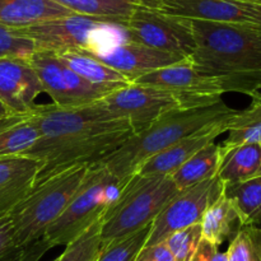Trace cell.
<instances>
[{"label": "cell", "mask_w": 261, "mask_h": 261, "mask_svg": "<svg viewBox=\"0 0 261 261\" xmlns=\"http://www.w3.org/2000/svg\"><path fill=\"white\" fill-rule=\"evenodd\" d=\"M24 249H18L14 241L12 221L9 214L0 217V261H14Z\"/></svg>", "instance_id": "cell-32"}, {"label": "cell", "mask_w": 261, "mask_h": 261, "mask_svg": "<svg viewBox=\"0 0 261 261\" xmlns=\"http://www.w3.org/2000/svg\"><path fill=\"white\" fill-rule=\"evenodd\" d=\"M239 2H245V3H254V4H260L261 0H239Z\"/></svg>", "instance_id": "cell-38"}, {"label": "cell", "mask_w": 261, "mask_h": 261, "mask_svg": "<svg viewBox=\"0 0 261 261\" xmlns=\"http://www.w3.org/2000/svg\"><path fill=\"white\" fill-rule=\"evenodd\" d=\"M101 222L92 224L78 239L65 247L56 261H96L102 249Z\"/></svg>", "instance_id": "cell-27"}, {"label": "cell", "mask_w": 261, "mask_h": 261, "mask_svg": "<svg viewBox=\"0 0 261 261\" xmlns=\"http://www.w3.org/2000/svg\"><path fill=\"white\" fill-rule=\"evenodd\" d=\"M224 195L237 209L242 226L261 224V175L224 188Z\"/></svg>", "instance_id": "cell-25"}, {"label": "cell", "mask_w": 261, "mask_h": 261, "mask_svg": "<svg viewBox=\"0 0 261 261\" xmlns=\"http://www.w3.org/2000/svg\"><path fill=\"white\" fill-rule=\"evenodd\" d=\"M33 42L36 50L96 51L129 41L122 24L84 15H68L32 27L14 30Z\"/></svg>", "instance_id": "cell-7"}, {"label": "cell", "mask_w": 261, "mask_h": 261, "mask_svg": "<svg viewBox=\"0 0 261 261\" xmlns=\"http://www.w3.org/2000/svg\"><path fill=\"white\" fill-rule=\"evenodd\" d=\"M28 61L37 74L43 92L51 97L56 106H83L98 101L110 92L120 88L84 81L66 66L54 51L36 50Z\"/></svg>", "instance_id": "cell-10"}, {"label": "cell", "mask_w": 261, "mask_h": 261, "mask_svg": "<svg viewBox=\"0 0 261 261\" xmlns=\"http://www.w3.org/2000/svg\"><path fill=\"white\" fill-rule=\"evenodd\" d=\"M133 83L167 89L190 99L198 107L217 103L222 101V94L226 93L221 79L201 74L191 65L189 59L144 74Z\"/></svg>", "instance_id": "cell-12"}, {"label": "cell", "mask_w": 261, "mask_h": 261, "mask_svg": "<svg viewBox=\"0 0 261 261\" xmlns=\"http://www.w3.org/2000/svg\"><path fill=\"white\" fill-rule=\"evenodd\" d=\"M261 175V144L245 143L234 147L221 144L217 176L224 186L236 185Z\"/></svg>", "instance_id": "cell-19"}, {"label": "cell", "mask_w": 261, "mask_h": 261, "mask_svg": "<svg viewBox=\"0 0 261 261\" xmlns=\"http://www.w3.org/2000/svg\"><path fill=\"white\" fill-rule=\"evenodd\" d=\"M201 239H203L201 224L196 223L172 233L166 239L165 244L175 261H191Z\"/></svg>", "instance_id": "cell-30"}, {"label": "cell", "mask_w": 261, "mask_h": 261, "mask_svg": "<svg viewBox=\"0 0 261 261\" xmlns=\"http://www.w3.org/2000/svg\"><path fill=\"white\" fill-rule=\"evenodd\" d=\"M71 13L84 17L112 20L125 27L127 19L140 4L139 0H54Z\"/></svg>", "instance_id": "cell-24"}, {"label": "cell", "mask_w": 261, "mask_h": 261, "mask_svg": "<svg viewBox=\"0 0 261 261\" xmlns=\"http://www.w3.org/2000/svg\"><path fill=\"white\" fill-rule=\"evenodd\" d=\"M158 10L190 20L261 25V5L239 0H162Z\"/></svg>", "instance_id": "cell-13"}, {"label": "cell", "mask_w": 261, "mask_h": 261, "mask_svg": "<svg viewBox=\"0 0 261 261\" xmlns=\"http://www.w3.org/2000/svg\"><path fill=\"white\" fill-rule=\"evenodd\" d=\"M200 224L204 239L218 247L227 240L231 241L242 227L237 209L224 193L206 209Z\"/></svg>", "instance_id": "cell-21"}, {"label": "cell", "mask_w": 261, "mask_h": 261, "mask_svg": "<svg viewBox=\"0 0 261 261\" xmlns=\"http://www.w3.org/2000/svg\"><path fill=\"white\" fill-rule=\"evenodd\" d=\"M35 51L32 41L0 25V58H30Z\"/></svg>", "instance_id": "cell-31"}, {"label": "cell", "mask_w": 261, "mask_h": 261, "mask_svg": "<svg viewBox=\"0 0 261 261\" xmlns=\"http://www.w3.org/2000/svg\"><path fill=\"white\" fill-rule=\"evenodd\" d=\"M195 51L191 65L223 82L227 92H261V25L191 20Z\"/></svg>", "instance_id": "cell-2"}, {"label": "cell", "mask_w": 261, "mask_h": 261, "mask_svg": "<svg viewBox=\"0 0 261 261\" xmlns=\"http://www.w3.org/2000/svg\"><path fill=\"white\" fill-rule=\"evenodd\" d=\"M229 120L206 125L193 134L182 138L177 143L144 161L137 168L135 173L142 176H171L195 153L203 149L205 145L214 143L219 135L227 133Z\"/></svg>", "instance_id": "cell-15"}, {"label": "cell", "mask_w": 261, "mask_h": 261, "mask_svg": "<svg viewBox=\"0 0 261 261\" xmlns=\"http://www.w3.org/2000/svg\"><path fill=\"white\" fill-rule=\"evenodd\" d=\"M50 249H53L50 242H48L45 237H42V239L37 240V241H35L33 244H31L30 246L25 247L24 251L22 252V255L14 261H40L41 257H42Z\"/></svg>", "instance_id": "cell-35"}, {"label": "cell", "mask_w": 261, "mask_h": 261, "mask_svg": "<svg viewBox=\"0 0 261 261\" xmlns=\"http://www.w3.org/2000/svg\"><path fill=\"white\" fill-rule=\"evenodd\" d=\"M40 139L25 155L42 162L36 184L76 166H93L120 147L133 129L110 116L98 101L76 107L35 105Z\"/></svg>", "instance_id": "cell-1"}, {"label": "cell", "mask_w": 261, "mask_h": 261, "mask_svg": "<svg viewBox=\"0 0 261 261\" xmlns=\"http://www.w3.org/2000/svg\"><path fill=\"white\" fill-rule=\"evenodd\" d=\"M259 227H260V228H261V224H260V226H259Z\"/></svg>", "instance_id": "cell-39"}, {"label": "cell", "mask_w": 261, "mask_h": 261, "mask_svg": "<svg viewBox=\"0 0 261 261\" xmlns=\"http://www.w3.org/2000/svg\"><path fill=\"white\" fill-rule=\"evenodd\" d=\"M221 144L211 143L186 161L175 173L170 176L178 190L198 185L216 177L218 173Z\"/></svg>", "instance_id": "cell-23"}, {"label": "cell", "mask_w": 261, "mask_h": 261, "mask_svg": "<svg viewBox=\"0 0 261 261\" xmlns=\"http://www.w3.org/2000/svg\"><path fill=\"white\" fill-rule=\"evenodd\" d=\"M177 191L170 176L134 173L122 189L119 199L102 218V246L152 224Z\"/></svg>", "instance_id": "cell-5"}, {"label": "cell", "mask_w": 261, "mask_h": 261, "mask_svg": "<svg viewBox=\"0 0 261 261\" xmlns=\"http://www.w3.org/2000/svg\"><path fill=\"white\" fill-rule=\"evenodd\" d=\"M137 261H175L165 242L147 246L138 255Z\"/></svg>", "instance_id": "cell-34"}, {"label": "cell", "mask_w": 261, "mask_h": 261, "mask_svg": "<svg viewBox=\"0 0 261 261\" xmlns=\"http://www.w3.org/2000/svg\"><path fill=\"white\" fill-rule=\"evenodd\" d=\"M228 261H261V228L257 226H242L231 240Z\"/></svg>", "instance_id": "cell-29"}, {"label": "cell", "mask_w": 261, "mask_h": 261, "mask_svg": "<svg viewBox=\"0 0 261 261\" xmlns=\"http://www.w3.org/2000/svg\"><path fill=\"white\" fill-rule=\"evenodd\" d=\"M127 181L129 178H117L103 166H91L79 190L43 237L53 247L68 246L92 224L103 218Z\"/></svg>", "instance_id": "cell-6"}, {"label": "cell", "mask_w": 261, "mask_h": 261, "mask_svg": "<svg viewBox=\"0 0 261 261\" xmlns=\"http://www.w3.org/2000/svg\"><path fill=\"white\" fill-rule=\"evenodd\" d=\"M89 166H76L37 184L10 211L15 246L25 249L45 236L81 188Z\"/></svg>", "instance_id": "cell-4"}, {"label": "cell", "mask_w": 261, "mask_h": 261, "mask_svg": "<svg viewBox=\"0 0 261 261\" xmlns=\"http://www.w3.org/2000/svg\"><path fill=\"white\" fill-rule=\"evenodd\" d=\"M86 53L105 65L119 71L130 83L144 74L186 60L182 56L163 53L133 41H125L110 47Z\"/></svg>", "instance_id": "cell-14"}, {"label": "cell", "mask_w": 261, "mask_h": 261, "mask_svg": "<svg viewBox=\"0 0 261 261\" xmlns=\"http://www.w3.org/2000/svg\"><path fill=\"white\" fill-rule=\"evenodd\" d=\"M98 102L110 116L125 120L134 133L145 129L167 112L198 107L190 99L167 89L138 83L120 87Z\"/></svg>", "instance_id": "cell-8"}, {"label": "cell", "mask_w": 261, "mask_h": 261, "mask_svg": "<svg viewBox=\"0 0 261 261\" xmlns=\"http://www.w3.org/2000/svg\"><path fill=\"white\" fill-rule=\"evenodd\" d=\"M252 102L247 109L237 111L229 120L228 138L223 147H234L245 143L261 144V92L251 97Z\"/></svg>", "instance_id": "cell-26"}, {"label": "cell", "mask_w": 261, "mask_h": 261, "mask_svg": "<svg viewBox=\"0 0 261 261\" xmlns=\"http://www.w3.org/2000/svg\"><path fill=\"white\" fill-rule=\"evenodd\" d=\"M129 41L189 59L195 51L191 20L138 5L125 24Z\"/></svg>", "instance_id": "cell-9"}, {"label": "cell", "mask_w": 261, "mask_h": 261, "mask_svg": "<svg viewBox=\"0 0 261 261\" xmlns=\"http://www.w3.org/2000/svg\"><path fill=\"white\" fill-rule=\"evenodd\" d=\"M139 2H140V5H143V7L152 8V9H158L162 0H139Z\"/></svg>", "instance_id": "cell-37"}, {"label": "cell", "mask_w": 261, "mask_h": 261, "mask_svg": "<svg viewBox=\"0 0 261 261\" xmlns=\"http://www.w3.org/2000/svg\"><path fill=\"white\" fill-rule=\"evenodd\" d=\"M73 14L54 0H0V25L10 30H23Z\"/></svg>", "instance_id": "cell-18"}, {"label": "cell", "mask_w": 261, "mask_h": 261, "mask_svg": "<svg viewBox=\"0 0 261 261\" xmlns=\"http://www.w3.org/2000/svg\"><path fill=\"white\" fill-rule=\"evenodd\" d=\"M13 115H17V114H14L12 110L8 109V107L5 106L2 101H0V120H4V119H7V117L13 116Z\"/></svg>", "instance_id": "cell-36"}, {"label": "cell", "mask_w": 261, "mask_h": 261, "mask_svg": "<svg viewBox=\"0 0 261 261\" xmlns=\"http://www.w3.org/2000/svg\"><path fill=\"white\" fill-rule=\"evenodd\" d=\"M43 93L28 58H0V101L14 114H25Z\"/></svg>", "instance_id": "cell-16"}, {"label": "cell", "mask_w": 261, "mask_h": 261, "mask_svg": "<svg viewBox=\"0 0 261 261\" xmlns=\"http://www.w3.org/2000/svg\"><path fill=\"white\" fill-rule=\"evenodd\" d=\"M42 162L30 155L0 158V217L7 216L31 193Z\"/></svg>", "instance_id": "cell-17"}, {"label": "cell", "mask_w": 261, "mask_h": 261, "mask_svg": "<svg viewBox=\"0 0 261 261\" xmlns=\"http://www.w3.org/2000/svg\"><path fill=\"white\" fill-rule=\"evenodd\" d=\"M54 261H56V259H55V260H54Z\"/></svg>", "instance_id": "cell-40"}, {"label": "cell", "mask_w": 261, "mask_h": 261, "mask_svg": "<svg viewBox=\"0 0 261 261\" xmlns=\"http://www.w3.org/2000/svg\"><path fill=\"white\" fill-rule=\"evenodd\" d=\"M236 112L237 110L228 107L223 101L208 106L170 111L145 129L133 133L117 149L105 155L96 165L103 166L120 180H127L152 155L206 125L232 119Z\"/></svg>", "instance_id": "cell-3"}, {"label": "cell", "mask_w": 261, "mask_h": 261, "mask_svg": "<svg viewBox=\"0 0 261 261\" xmlns=\"http://www.w3.org/2000/svg\"><path fill=\"white\" fill-rule=\"evenodd\" d=\"M149 224L145 228L124 237V239L112 241L111 244L102 246L101 252L96 261H137L138 255L144 249L150 233Z\"/></svg>", "instance_id": "cell-28"}, {"label": "cell", "mask_w": 261, "mask_h": 261, "mask_svg": "<svg viewBox=\"0 0 261 261\" xmlns=\"http://www.w3.org/2000/svg\"><path fill=\"white\" fill-rule=\"evenodd\" d=\"M56 55L74 73L89 83L106 87H122L130 83L119 71L96 60L83 50L60 51Z\"/></svg>", "instance_id": "cell-22"}, {"label": "cell", "mask_w": 261, "mask_h": 261, "mask_svg": "<svg viewBox=\"0 0 261 261\" xmlns=\"http://www.w3.org/2000/svg\"><path fill=\"white\" fill-rule=\"evenodd\" d=\"M191 261H228V256L227 252H221L217 245L203 237Z\"/></svg>", "instance_id": "cell-33"}, {"label": "cell", "mask_w": 261, "mask_h": 261, "mask_svg": "<svg viewBox=\"0 0 261 261\" xmlns=\"http://www.w3.org/2000/svg\"><path fill=\"white\" fill-rule=\"evenodd\" d=\"M40 139V132L31 110L0 120V158L25 155Z\"/></svg>", "instance_id": "cell-20"}, {"label": "cell", "mask_w": 261, "mask_h": 261, "mask_svg": "<svg viewBox=\"0 0 261 261\" xmlns=\"http://www.w3.org/2000/svg\"><path fill=\"white\" fill-rule=\"evenodd\" d=\"M224 188V184L216 176L178 190L153 221L144 247L162 244L175 232L200 223L206 209L223 195Z\"/></svg>", "instance_id": "cell-11"}]
</instances>
